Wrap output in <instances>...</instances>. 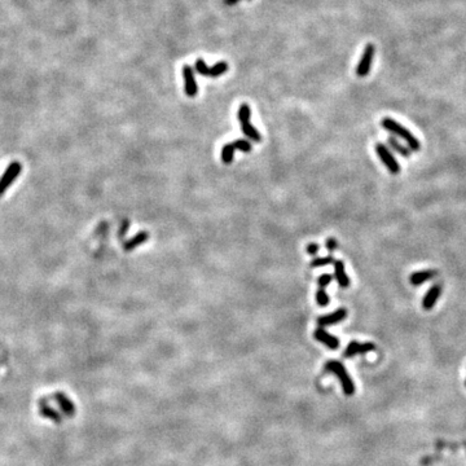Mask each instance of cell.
<instances>
[{
    "instance_id": "obj_16",
    "label": "cell",
    "mask_w": 466,
    "mask_h": 466,
    "mask_svg": "<svg viewBox=\"0 0 466 466\" xmlns=\"http://www.w3.org/2000/svg\"><path fill=\"white\" fill-rule=\"evenodd\" d=\"M387 142L388 145H390V148L394 149V151L397 152L398 154H400L402 157H404V158H409V157H411V149H409L407 145L400 144L394 136H388Z\"/></svg>"
},
{
    "instance_id": "obj_11",
    "label": "cell",
    "mask_w": 466,
    "mask_h": 466,
    "mask_svg": "<svg viewBox=\"0 0 466 466\" xmlns=\"http://www.w3.org/2000/svg\"><path fill=\"white\" fill-rule=\"evenodd\" d=\"M313 337H315V339H317L318 342H321L322 345L329 347L330 350H337V348L339 347V339L337 338V337L328 333L324 328L318 327L317 329L313 332Z\"/></svg>"
},
{
    "instance_id": "obj_23",
    "label": "cell",
    "mask_w": 466,
    "mask_h": 466,
    "mask_svg": "<svg viewBox=\"0 0 466 466\" xmlns=\"http://www.w3.org/2000/svg\"><path fill=\"white\" fill-rule=\"evenodd\" d=\"M128 227H130V222H128V220H125V222L122 223L121 229H119V232H118L119 237H123V236H125L126 233H127V232H128Z\"/></svg>"
},
{
    "instance_id": "obj_15",
    "label": "cell",
    "mask_w": 466,
    "mask_h": 466,
    "mask_svg": "<svg viewBox=\"0 0 466 466\" xmlns=\"http://www.w3.org/2000/svg\"><path fill=\"white\" fill-rule=\"evenodd\" d=\"M148 238H149L148 232H139L136 236H133L132 238H130V240L126 241V242L123 243V249H125L126 252H132L133 249H136L137 246H140L141 243L147 242Z\"/></svg>"
},
{
    "instance_id": "obj_20",
    "label": "cell",
    "mask_w": 466,
    "mask_h": 466,
    "mask_svg": "<svg viewBox=\"0 0 466 466\" xmlns=\"http://www.w3.org/2000/svg\"><path fill=\"white\" fill-rule=\"evenodd\" d=\"M233 145H235V149H238V151L243 152V153H249V152H252V149H253L250 141H247V140H243V139L236 140V141H233Z\"/></svg>"
},
{
    "instance_id": "obj_26",
    "label": "cell",
    "mask_w": 466,
    "mask_h": 466,
    "mask_svg": "<svg viewBox=\"0 0 466 466\" xmlns=\"http://www.w3.org/2000/svg\"><path fill=\"white\" fill-rule=\"evenodd\" d=\"M465 385H466V382H465Z\"/></svg>"
},
{
    "instance_id": "obj_19",
    "label": "cell",
    "mask_w": 466,
    "mask_h": 466,
    "mask_svg": "<svg viewBox=\"0 0 466 466\" xmlns=\"http://www.w3.org/2000/svg\"><path fill=\"white\" fill-rule=\"evenodd\" d=\"M316 301H317L318 306H321V307H325L329 304V296L327 294L324 288H318L317 292H316Z\"/></svg>"
},
{
    "instance_id": "obj_25",
    "label": "cell",
    "mask_w": 466,
    "mask_h": 466,
    "mask_svg": "<svg viewBox=\"0 0 466 466\" xmlns=\"http://www.w3.org/2000/svg\"><path fill=\"white\" fill-rule=\"evenodd\" d=\"M238 2H240V0H224V3H226L227 6H235Z\"/></svg>"
},
{
    "instance_id": "obj_8",
    "label": "cell",
    "mask_w": 466,
    "mask_h": 466,
    "mask_svg": "<svg viewBox=\"0 0 466 466\" xmlns=\"http://www.w3.org/2000/svg\"><path fill=\"white\" fill-rule=\"evenodd\" d=\"M376 350V345L372 342H364V343H359L357 341L351 342L350 345L347 346L345 351V357H353L356 355H365L368 352Z\"/></svg>"
},
{
    "instance_id": "obj_18",
    "label": "cell",
    "mask_w": 466,
    "mask_h": 466,
    "mask_svg": "<svg viewBox=\"0 0 466 466\" xmlns=\"http://www.w3.org/2000/svg\"><path fill=\"white\" fill-rule=\"evenodd\" d=\"M336 259L333 258V255H328V257H322V258H315L311 261V267L316 268V267H324L328 264H334Z\"/></svg>"
},
{
    "instance_id": "obj_10",
    "label": "cell",
    "mask_w": 466,
    "mask_h": 466,
    "mask_svg": "<svg viewBox=\"0 0 466 466\" xmlns=\"http://www.w3.org/2000/svg\"><path fill=\"white\" fill-rule=\"evenodd\" d=\"M347 316V310L346 308H338L337 311H334L333 313H329L327 316H321L317 318V324L320 328L330 327V325H336L338 322H341L342 320H345Z\"/></svg>"
},
{
    "instance_id": "obj_21",
    "label": "cell",
    "mask_w": 466,
    "mask_h": 466,
    "mask_svg": "<svg viewBox=\"0 0 466 466\" xmlns=\"http://www.w3.org/2000/svg\"><path fill=\"white\" fill-rule=\"evenodd\" d=\"M332 280H333L332 275H328V273H325V275H321L317 280L318 288H324V289H325V288H327L328 285H329L330 282H332Z\"/></svg>"
},
{
    "instance_id": "obj_9",
    "label": "cell",
    "mask_w": 466,
    "mask_h": 466,
    "mask_svg": "<svg viewBox=\"0 0 466 466\" xmlns=\"http://www.w3.org/2000/svg\"><path fill=\"white\" fill-rule=\"evenodd\" d=\"M183 78H184V91H186L187 96L194 97L198 92V86L196 83L193 69L189 65H184V67H183Z\"/></svg>"
},
{
    "instance_id": "obj_1",
    "label": "cell",
    "mask_w": 466,
    "mask_h": 466,
    "mask_svg": "<svg viewBox=\"0 0 466 466\" xmlns=\"http://www.w3.org/2000/svg\"><path fill=\"white\" fill-rule=\"evenodd\" d=\"M381 126H382L385 130H387L388 132L392 133V135H395V136H398V137H400V139L404 140V141L407 142V147H408L411 151H414V152L420 151V148H421L420 140L417 139V137L414 136L413 133H412L408 128H406L403 125H400L399 122H397L392 118H388V117H386V118H383L382 121H381Z\"/></svg>"
},
{
    "instance_id": "obj_12",
    "label": "cell",
    "mask_w": 466,
    "mask_h": 466,
    "mask_svg": "<svg viewBox=\"0 0 466 466\" xmlns=\"http://www.w3.org/2000/svg\"><path fill=\"white\" fill-rule=\"evenodd\" d=\"M440 294H442V285L440 284H435L433 285L428 292L426 293L425 297L422 299V307L423 310L430 311L432 308H434V306L437 304L438 299H439Z\"/></svg>"
},
{
    "instance_id": "obj_7",
    "label": "cell",
    "mask_w": 466,
    "mask_h": 466,
    "mask_svg": "<svg viewBox=\"0 0 466 466\" xmlns=\"http://www.w3.org/2000/svg\"><path fill=\"white\" fill-rule=\"evenodd\" d=\"M22 170V166L18 162H13L8 166V168L6 170L4 175L0 179V196L11 187V184L16 180V177L18 176V174Z\"/></svg>"
},
{
    "instance_id": "obj_6",
    "label": "cell",
    "mask_w": 466,
    "mask_h": 466,
    "mask_svg": "<svg viewBox=\"0 0 466 466\" xmlns=\"http://www.w3.org/2000/svg\"><path fill=\"white\" fill-rule=\"evenodd\" d=\"M374 51H376V47L373 44H367L363 51V55L360 57L359 64H357L356 67V74L357 77L363 78V77H367L371 71L372 67V61H373L374 57Z\"/></svg>"
},
{
    "instance_id": "obj_24",
    "label": "cell",
    "mask_w": 466,
    "mask_h": 466,
    "mask_svg": "<svg viewBox=\"0 0 466 466\" xmlns=\"http://www.w3.org/2000/svg\"><path fill=\"white\" fill-rule=\"evenodd\" d=\"M318 249H320V246H318L317 243L312 242L307 246V253H308V254H311V255H315V254H317Z\"/></svg>"
},
{
    "instance_id": "obj_22",
    "label": "cell",
    "mask_w": 466,
    "mask_h": 466,
    "mask_svg": "<svg viewBox=\"0 0 466 466\" xmlns=\"http://www.w3.org/2000/svg\"><path fill=\"white\" fill-rule=\"evenodd\" d=\"M337 247H338V242L336 241V238H333V237L328 238V240H327V249L329 250L330 253H333V252H336Z\"/></svg>"
},
{
    "instance_id": "obj_3",
    "label": "cell",
    "mask_w": 466,
    "mask_h": 466,
    "mask_svg": "<svg viewBox=\"0 0 466 466\" xmlns=\"http://www.w3.org/2000/svg\"><path fill=\"white\" fill-rule=\"evenodd\" d=\"M238 121L241 123V130H242L243 135L246 137H249V140L255 142H259L262 140V135L254 126L252 125V109L247 104H241V106L238 107L237 112Z\"/></svg>"
},
{
    "instance_id": "obj_17",
    "label": "cell",
    "mask_w": 466,
    "mask_h": 466,
    "mask_svg": "<svg viewBox=\"0 0 466 466\" xmlns=\"http://www.w3.org/2000/svg\"><path fill=\"white\" fill-rule=\"evenodd\" d=\"M235 145L233 142H228L223 147L222 149V161H223L226 165H229L233 161V157H235Z\"/></svg>"
},
{
    "instance_id": "obj_14",
    "label": "cell",
    "mask_w": 466,
    "mask_h": 466,
    "mask_svg": "<svg viewBox=\"0 0 466 466\" xmlns=\"http://www.w3.org/2000/svg\"><path fill=\"white\" fill-rule=\"evenodd\" d=\"M334 277L341 288L350 286V278L345 271V263L342 261L334 262Z\"/></svg>"
},
{
    "instance_id": "obj_4",
    "label": "cell",
    "mask_w": 466,
    "mask_h": 466,
    "mask_svg": "<svg viewBox=\"0 0 466 466\" xmlns=\"http://www.w3.org/2000/svg\"><path fill=\"white\" fill-rule=\"evenodd\" d=\"M376 153H377V156L379 157V159L382 161L383 165L386 166V168L390 171L391 174H394V175L399 174L400 172L399 162H398L394 154L391 153V151L387 148V147H386L385 144H382V142H377Z\"/></svg>"
},
{
    "instance_id": "obj_5",
    "label": "cell",
    "mask_w": 466,
    "mask_h": 466,
    "mask_svg": "<svg viewBox=\"0 0 466 466\" xmlns=\"http://www.w3.org/2000/svg\"><path fill=\"white\" fill-rule=\"evenodd\" d=\"M194 66H196V70H197V73H200L201 76L210 77V78H217V77L223 76L224 73L228 70V64H227L226 61H220V62L215 64L214 66H207L202 58H197Z\"/></svg>"
},
{
    "instance_id": "obj_13",
    "label": "cell",
    "mask_w": 466,
    "mask_h": 466,
    "mask_svg": "<svg viewBox=\"0 0 466 466\" xmlns=\"http://www.w3.org/2000/svg\"><path fill=\"white\" fill-rule=\"evenodd\" d=\"M438 272L435 269H423V271H418V272H413L411 276H409V282H411L413 286H418V285H422L427 281L433 280L434 277H437Z\"/></svg>"
},
{
    "instance_id": "obj_2",
    "label": "cell",
    "mask_w": 466,
    "mask_h": 466,
    "mask_svg": "<svg viewBox=\"0 0 466 466\" xmlns=\"http://www.w3.org/2000/svg\"><path fill=\"white\" fill-rule=\"evenodd\" d=\"M324 369L329 373L336 374L337 377L341 381L342 388H343V392H345L347 397H351L355 392V385H353V381L351 379V377L348 376L347 371H346L345 365L342 364V363L337 362V360H330L325 364Z\"/></svg>"
}]
</instances>
